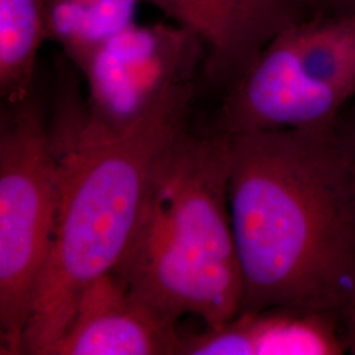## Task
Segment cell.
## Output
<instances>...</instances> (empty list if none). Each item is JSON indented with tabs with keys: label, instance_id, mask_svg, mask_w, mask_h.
<instances>
[{
	"label": "cell",
	"instance_id": "cell-1",
	"mask_svg": "<svg viewBox=\"0 0 355 355\" xmlns=\"http://www.w3.org/2000/svg\"><path fill=\"white\" fill-rule=\"evenodd\" d=\"M230 136L229 207L242 312L355 306V200L338 123Z\"/></svg>",
	"mask_w": 355,
	"mask_h": 355
},
{
	"label": "cell",
	"instance_id": "cell-2",
	"mask_svg": "<svg viewBox=\"0 0 355 355\" xmlns=\"http://www.w3.org/2000/svg\"><path fill=\"white\" fill-rule=\"evenodd\" d=\"M76 67L57 83L51 136L60 159V196L51 249L26 325L23 354L45 355L69 327L94 280L124 259L157 173L190 128L198 86L170 95L127 130L87 124Z\"/></svg>",
	"mask_w": 355,
	"mask_h": 355
},
{
	"label": "cell",
	"instance_id": "cell-3",
	"mask_svg": "<svg viewBox=\"0 0 355 355\" xmlns=\"http://www.w3.org/2000/svg\"><path fill=\"white\" fill-rule=\"evenodd\" d=\"M230 136L190 128L167 153L140 225L114 271L154 313L216 329L241 311L242 275L229 207Z\"/></svg>",
	"mask_w": 355,
	"mask_h": 355
},
{
	"label": "cell",
	"instance_id": "cell-4",
	"mask_svg": "<svg viewBox=\"0 0 355 355\" xmlns=\"http://www.w3.org/2000/svg\"><path fill=\"white\" fill-rule=\"evenodd\" d=\"M60 159L37 82L0 114V354L21 355L51 249Z\"/></svg>",
	"mask_w": 355,
	"mask_h": 355
},
{
	"label": "cell",
	"instance_id": "cell-5",
	"mask_svg": "<svg viewBox=\"0 0 355 355\" xmlns=\"http://www.w3.org/2000/svg\"><path fill=\"white\" fill-rule=\"evenodd\" d=\"M354 96L355 13L315 15L272 38L223 92L214 129L333 125Z\"/></svg>",
	"mask_w": 355,
	"mask_h": 355
},
{
	"label": "cell",
	"instance_id": "cell-6",
	"mask_svg": "<svg viewBox=\"0 0 355 355\" xmlns=\"http://www.w3.org/2000/svg\"><path fill=\"white\" fill-rule=\"evenodd\" d=\"M205 53L190 28L127 26L78 70L87 85V124L111 133L127 130L174 92L196 85Z\"/></svg>",
	"mask_w": 355,
	"mask_h": 355
},
{
	"label": "cell",
	"instance_id": "cell-7",
	"mask_svg": "<svg viewBox=\"0 0 355 355\" xmlns=\"http://www.w3.org/2000/svg\"><path fill=\"white\" fill-rule=\"evenodd\" d=\"M203 40L207 83L230 87L267 44L316 15L313 0H144Z\"/></svg>",
	"mask_w": 355,
	"mask_h": 355
},
{
	"label": "cell",
	"instance_id": "cell-8",
	"mask_svg": "<svg viewBox=\"0 0 355 355\" xmlns=\"http://www.w3.org/2000/svg\"><path fill=\"white\" fill-rule=\"evenodd\" d=\"M182 336L140 302L114 271L80 293L71 321L45 355L179 354Z\"/></svg>",
	"mask_w": 355,
	"mask_h": 355
},
{
	"label": "cell",
	"instance_id": "cell-9",
	"mask_svg": "<svg viewBox=\"0 0 355 355\" xmlns=\"http://www.w3.org/2000/svg\"><path fill=\"white\" fill-rule=\"evenodd\" d=\"M337 316L293 308L242 312L216 329L182 337V355H340Z\"/></svg>",
	"mask_w": 355,
	"mask_h": 355
},
{
	"label": "cell",
	"instance_id": "cell-10",
	"mask_svg": "<svg viewBox=\"0 0 355 355\" xmlns=\"http://www.w3.org/2000/svg\"><path fill=\"white\" fill-rule=\"evenodd\" d=\"M142 0H45L49 41L79 70L107 40L135 23Z\"/></svg>",
	"mask_w": 355,
	"mask_h": 355
},
{
	"label": "cell",
	"instance_id": "cell-11",
	"mask_svg": "<svg viewBox=\"0 0 355 355\" xmlns=\"http://www.w3.org/2000/svg\"><path fill=\"white\" fill-rule=\"evenodd\" d=\"M49 40L45 0H0V98L19 102L37 82V55Z\"/></svg>",
	"mask_w": 355,
	"mask_h": 355
},
{
	"label": "cell",
	"instance_id": "cell-12",
	"mask_svg": "<svg viewBox=\"0 0 355 355\" xmlns=\"http://www.w3.org/2000/svg\"><path fill=\"white\" fill-rule=\"evenodd\" d=\"M316 15L337 16L354 15L355 0H313Z\"/></svg>",
	"mask_w": 355,
	"mask_h": 355
},
{
	"label": "cell",
	"instance_id": "cell-13",
	"mask_svg": "<svg viewBox=\"0 0 355 355\" xmlns=\"http://www.w3.org/2000/svg\"><path fill=\"white\" fill-rule=\"evenodd\" d=\"M355 99V96H354ZM341 132L343 141L346 144L347 148V153H349V159H350V167H352V177H353V190H354V200H355V103L354 110L353 114L350 116L349 120V127L343 132Z\"/></svg>",
	"mask_w": 355,
	"mask_h": 355
},
{
	"label": "cell",
	"instance_id": "cell-14",
	"mask_svg": "<svg viewBox=\"0 0 355 355\" xmlns=\"http://www.w3.org/2000/svg\"><path fill=\"white\" fill-rule=\"evenodd\" d=\"M343 338L346 347L352 354H355V306L343 318Z\"/></svg>",
	"mask_w": 355,
	"mask_h": 355
}]
</instances>
